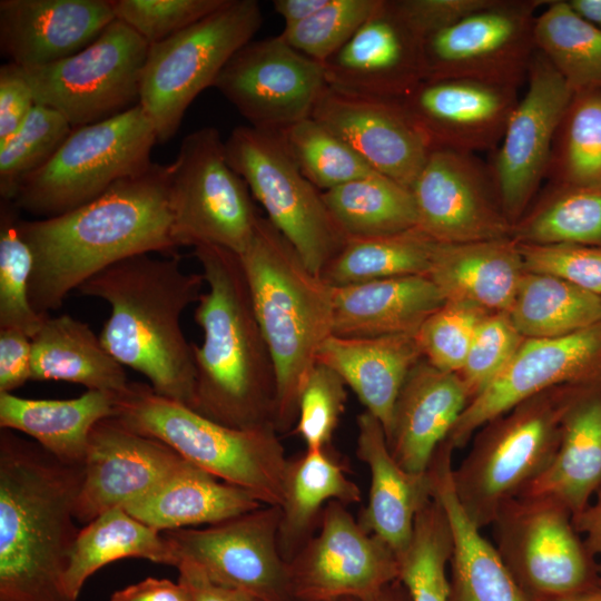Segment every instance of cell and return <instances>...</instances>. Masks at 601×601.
Instances as JSON below:
<instances>
[{
  "label": "cell",
  "instance_id": "1",
  "mask_svg": "<svg viewBox=\"0 0 601 601\" xmlns=\"http://www.w3.org/2000/svg\"><path fill=\"white\" fill-rule=\"evenodd\" d=\"M169 165L114 185L96 199L47 218L20 220L33 267L29 299L36 312L59 309L70 292L107 267L139 254L176 255L171 239Z\"/></svg>",
  "mask_w": 601,
  "mask_h": 601
},
{
  "label": "cell",
  "instance_id": "2",
  "mask_svg": "<svg viewBox=\"0 0 601 601\" xmlns=\"http://www.w3.org/2000/svg\"><path fill=\"white\" fill-rule=\"evenodd\" d=\"M82 477V464L1 428L0 601H70L62 580Z\"/></svg>",
  "mask_w": 601,
  "mask_h": 601
},
{
  "label": "cell",
  "instance_id": "3",
  "mask_svg": "<svg viewBox=\"0 0 601 601\" xmlns=\"http://www.w3.org/2000/svg\"><path fill=\"white\" fill-rule=\"evenodd\" d=\"M205 283L203 273L181 269L177 254H139L101 270L78 292L110 307L99 334L106 349L122 366L142 374L158 395L193 408L194 349L180 318L198 303Z\"/></svg>",
  "mask_w": 601,
  "mask_h": 601
},
{
  "label": "cell",
  "instance_id": "4",
  "mask_svg": "<svg viewBox=\"0 0 601 601\" xmlns=\"http://www.w3.org/2000/svg\"><path fill=\"white\" fill-rule=\"evenodd\" d=\"M194 256L208 289L195 309L204 341L193 343V410L237 428L274 425L275 367L240 256L211 245L195 247Z\"/></svg>",
  "mask_w": 601,
  "mask_h": 601
},
{
  "label": "cell",
  "instance_id": "5",
  "mask_svg": "<svg viewBox=\"0 0 601 601\" xmlns=\"http://www.w3.org/2000/svg\"><path fill=\"white\" fill-rule=\"evenodd\" d=\"M240 259L274 362V426L287 433L296 425L299 395L318 351L333 335V286L305 265L266 217H258Z\"/></svg>",
  "mask_w": 601,
  "mask_h": 601
},
{
  "label": "cell",
  "instance_id": "6",
  "mask_svg": "<svg viewBox=\"0 0 601 601\" xmlns=\"http://www.w3.org/2000/svg\"><path fill=\"white\" fill-rule=\"evenodd\" d=\"M114 416L131 430L168 444L217 479L280 506L288 459L273 424L237 428L130 382L115 395Z\"/></svg>",
  "mask_w": 601,
  "mask_h": 601
},
{
  "label": "cell",
  "instance_id": "7",
  "mask_svg": "<svg viewBox=\"0 0 601 601\" xmlns=\"http://www.w3.org/2000/svg\"><path fill=\"white\" fill-rule=\"evenodd\" d=\"M595 385L552 387L484 424L461 463L452 470L457 499L480 528L536 479L552 460L563 422Z\"/></svg>",
  "mask_w": 601,
  "mask_h": 601
},
{
  "label": "cell",
  "instance_id": "8",
  "mask_svg": "<svg viewBox=\"0 0 601 601\" xmlns=\"http://www.w3.org/2000/svg\"><path fill=\"white\" fill-rule=\"evenodd\" d=\"M156 142L139 104L104 121L75 127L52 158L23 181L12 201L20 211L42 218L70 211L148 170Z\"/></svg>",
  "mask_w": 601,
  "mask_h": 601
},
{
  "label": "cell",
  "instance_id": "9",
  "mask_svg": "<svg viewBox=\"0 0 601 601\" xmlns=\"http://www.w3.org/2000/svg\"><path fill=\"white\" fill-rule=\"evenodd\" d=\"M263 23L256 0L226 3L188 28L149 45L141 72L139 105L164 144L178 131L195 98L213 87L233 55L253 40Z\"/></svg>",
  "mask_w": 601,
  "mask_h": 601
},
{
  "label": "cell",
  "instance_id": "10",
  "mask_svg": "<svg viewBox=\"0 0 601 601\" xmlns=\"http://www.w3.org/2000/svg\"><path fill=\"white\" fill-rule=\"evenodd\" d=\"M169 174L175 247L211 245L243 255L260 215L227 161L219 130L203 127L185 136Z\"/></svg>",
  "mask_w": 601,
  "mask_h": 601
},
{
  "label": "cell",
  "instance_id": "11",
  "mask_svg": "<svg viewBox=\"0 0 601 601\" xmlns=\"http://www.w3.org/2000/svg\"><path fill=\"white\" fill-rule=\"evenodd\" d=\"M230 167L245 180L267 219L305 265L322 274L346 236L331 216L322 191L298 169L278 131L238 126L225 140Z\"/></svg>",
  "mask_w": 601,
  "mask_h": 601
},
{
  "label": "cell",
  "instance_id": "12",
  "mask_svg": "<svg viewBox=\"0 0 601 601\" xmlns=\"http://www.w3.org/2000/svg\"><path fill=\"white\" fill-rule=\"evenodd\" d=\"M494 545L529 601H551L601 580L595 558L561 504L516 497L493 521Z\"/></svg>",
  "mask_w": 601,
  "mask_h": 601
},
{
  "label": "cell",
  "instance_id": "13",
  "mask_svg": "<svg viewBox=\"0 0 601 601\" xmlns=\"http://www.w3.org/2000/svg\"><path fill=\"white\" fill-rule=\"evenodd\" d=\"M148 49L144 38L115 19L75 55L22 70L36 102L59 111L75 128L104 121L139 104Z\"/></svg>",
  "mask_w": 601,
  "mask_h": 601
},
{
  "label": "cell",
  "instance_id": "14",
  "mask_svg": "<svg viewBox=\"0 0 601 601\" xmlns=\"http://www.w3.org/2000/svg\"><path fill=\"white\" fill-rule=\"evenodd\" d=\"M544 0H491L424 41V80L467 79L519 88L536 52Z\"/></svg>",
  "mask_w": 601,
  "mask_h": 601
},
{
  "label": "cell",
  "instance_id": "15",
  "mask_svg": "<svg viewBox=\"0 0 601 601\" xmlns=\"http://www.w3.org/2000/svg\"><path fill=\"white\" fill-rule=\"evenodd\" d=\"M279 520L280 508L264 504L203 529L164 534L179 563H191L213 582L245 591L259 601H295L278 546Z\"/></svg>",
  "mask_w": 601,
  "mask_h": 601
},
{
  "label": "cell",
  "instance_id": "16",
  "mask_svg": "<svg viewBox=\"0 0 601 601\" xmlns=\"http://www.w3.org/2000/svg\"><path fill=\"white\" fill-rule=\"evenodd\" d=\"M295 601L366 599L398 580L396 553L331 501L315 534L287 562Z\"/></svg>",
  "mask_w": 601,
  "mask_h": 601
},
{
  "label": "cell",
  "instance_id": "17",
  "mask_svg": "<svg viewBox=\"0 0 601 601\" xmlns=\"http://www.w3.org/2000/svg\"><path fill=\"white\" fill-rule=\"evenodd\" d=\"M213 87L249 126L280 131L312 116L327 82L323 63L278 35L244 45L227 61Z\"/></svg>",
  "mask_w": 601,
  "mask_h": 601
},
{
  "label": "cell",
  "instance_id": "18",
  "mask_svg": "<svg viewBox=\"0 0 601 601\" xmlns=\"http://www.w3.org/2000/svg\"><path fill=\"white\" fill-rule=\"evenodd\" d=\"M601 386V322L555 338H524L500 374L472 398L447 437L454 451L466 446L487 422L552 387Z\"/></svg>",
  "mask_w": 601,
  "mask_h": 601
},
{
  "label": "cell",
  "instance_id": "19",
  "mask_svg": "<svg viewBox=\"0 0 601 601\" xmlns=\"http://www.w3.org/2000/svg\"><path fill=\"white\" fill-rule=\"evenodd\" d=\"M572 95L560 73L536 50L524 97L514 107L489 166L501 207L512 225L523 217L546 177L554 138Z\"/></svg>",
  "mask_w": 601,
  "mask_h": 601
},
{
  "label": "cell",
  "instance_id": "20",
  "mask_svg": "<svg viewBox=\"0 0 601 601\" xmlns=\"http://www.w3.org/2000/svg\"><path fill=\"white\" fill-rule=\"evenodd\" d=\"M416 227L439 244L511 237L490 167L475 155L431 149L411 187Z\"/></svg>",
  "mask_w": 601,
  "mask_h": 601
},
{
  "label": "cell",
  "instance_id": "21",
  "mask_svg": "<svg viewBox=\"0 0 601 601\" xmlns=\"http://www.w3.org/2000/svg\"><path fill=\"white\" fill-rule=\"evenodd\" d=\"M186 462L168 444L131 430L115 416L101 420L89 437L76 520L87 524L108 510L126 509Z\"/></svg>",
  "mask_w": 601,
  "mask_h": 601
},
{
  "label": "cell",
  "instance_id": "22",
  "mask_svg": "<svg viewBox=\"0 0 601 601\" xmlns=\"http://www.w3.org/2000/svg\"><path fill=\"white\" fill-rule=\"evenodd\" d=\"M515 87L467 79L423 80L400 101L431 149L495 150L519 101Z\"/></svg>",
  "mask_w": 601,
  "mask_h": 601
},
{
  "label": "cell",
  "instance_id": "23",
  "mask_svg": "<svg viewBox=\"0 0 601 601\" xmlns=\"http://www.w3.org/2000/svg\"><path fill=\"white\" fill-rule=\"evenodd\" d=\"M312 117L337 135L375 171L411 189L431 147L396 99L327 87Z\"/></svg>",
  "mask_w": 601,
  "mask_h": 601
},
{
  "label": "cell",
  "instance_id": "24",
  "mask_svg": "<svg viewBox=\"0 0 601 601\" xmlns=\"http://www.w3.org/2000/svg\"><path fill=\"white\" fill-rule=\"evenodd\" d=\"M323 65L329 87L400 100L425 79L424 39L394 0H381L353 38Z\"/></svg>",
  "mask_w": 601,
  "mask_h": 601
},
{
  "label": "cell",
  "instance_id": "25",
  "mask_svg": "<svg viewBox=\"0 0 601 601\" xmlns=\"http://www.w3.org/2000/svg\"><path fill=\"white\" fill-rule=\"evenodd\" d=\"M115 19L110 0H1L0 50L23 69L43 67L87 47Z\"/></svg>",
  "mask_w": 601,
  "mask_h": 601
},
{
  "label": "cell",
  "instance_id": "26",
  "mask_svg": "<svg viewBox=\"0 0 601 601\" xmlns=\"http://www.w3.org/2000/svg\"><path fill=\"white\" fill-rule=\"evenodd\" d=\"M470 402L459 374L422 358L408 373L385 433L394 460L407 472L425 473Z\"/></svg>",
  "mask_w": 601,
  "mask_h": 601
},
{
  "label": "cell",
  "instance_id": "27",
  "mask_svg": "<svg viewBox=\"0 0 601 601\" xmlns=\"http://www.w3.org/2000/svg\"><path fill=\"white\" fill-rule=\"evenodd\" d=\"M453 452L442 442L427 469L432 494L443 506L452 533L449 601H529L495 545L463 510L452 481Z\"/></svg>",
  "mask_w": 601,
  "mask_h": 601
},
{
  "label": "cell",
  "instance_id": "28",
  "mask_svg": "<svg viewBox=\"0 0 601 601\" xmlns=\"http://www.w3.org/2000/svg\"><path fill=\"white\" fill-rule=\"evenodd\" d=\"M356 423V455L370 471L368 499L357 521L397 555L411 540L417 512L433 497L432 481L427 471L410 473L394 460L374 415L364 411Z\"/></svg>",
  "mask_w": 601,
  "mask_h": 601
},
{
  "label": "cell",
  "instance_id": "29",
  "mask_svg": "<svg viewBox=\"0 0 601 601\" xmlns=\"http://www.w3.org/2000/svg\"><path fill=\"white\" fill-rule=\"evenodd\" d=\"M444 303L427 275L333 286V335H415L425 319Z\"/></svg>",
  "mask_w": 601,
  "mask_h": 601
},
{
  "label": "cell",
  "instance_id": "30",
  "mask_svg": "<svg viewBox=\"0 0 601 601\" xmlns=\"http://www.w3.org/2000/svg\"><path fill=\"white\" fill-rule=\"evenodd\" d=\"M524 273L519 244L506 237L437 244L426 275L445 302L509 313Z\"/></svg>",
  "mask_w": 601,
  "mask_h": 601
},
{
  "label": "cell",
  "instance_id": "31",
  "mask_svg": "<svg viewBox=\"0 0 601 601\" xmlns=\"http://www.w3.org/2000/svg\"><path fill=\"white\" fill-rule=\"evenodd\" d=\"M423 358L414 334L378 337L332 335L321 346L317 363L334 370L374 415L386 433L398 393L411 370Z\"/></svg>",
  "mask_w": 601,
  "mask_h": 601
},
{
  "label": "cell",
  "instance_id": "32",
  "mask_svg": "<svg viewBox=\"0 0 601 601\" xmlns=\"http://www.w3.org/2000/svg\"><path fill=\"white\" fill-rule=\"evenodd\" d=\"M600 489L601 388H597L569 412L552 460L518 497L552 500L574 516Z\"/></svg>",
  "mask_w": 601,
  "mask_h": 601
},
{
  "label": "cell",
  "instance_id": "33",
  "mask_svg": "<svg viewBox=\"0 0 601 601\" xmlns=\"http://www.w3.org/2000/svg\"><path fill=\"white\" fill-rule=\"evenodd\" d=\"M264 505L253 493L186 462L125 510L159 532L216 524Z\"/></svg>",
  "mask_w": 601,
  "mask_h": 601
},
{
  "label": "cell",
  "instance_id": "34",
  "mask_svg": "<svg viewBox=\"0 0 601 601\" xmlns=\"http://www.w3.org/2000/svg\"><path fill=\"white\" fill-rule=\"evenodd\" d=\"M358 485L348 477L332 445L306 449L288 459L280 508L278 546L286 563L315 534L331 501L361 502Z\"/></svg>",
  "mask_w": 601,
  "mask_h": 601
},
{
  "label": "cell",
  "instance_id": "35",
  "mask_svg": "<svg viewBox=\"0 0 601 601\" xmlns=\"http://www.w3.org/2000/svg\"><path fill=\"white\" fill-rule=\"evenodd\" d=\"M114 394L101 391L69 400L0 393V427L29 435L62 463L81 465L93 427L114 416Z\"/></svg>",
  "mask_w": 601,
  "mask_h": 601
},
{
  "label": "cell",
  "instance_id": "36",
  "mask_svg": "<svg viewBox=\"0 0 601 601\" xmlns=\"http://www.w3.org/2000/svg\"><path fill=\"white\" fill-rule=\"evenodd\" d=\"M31 381H63L114 395L130 383L99 335L68 314L47 315L31 338Z\"/></svg>",
  "mask_w": 601,
  "mask_h": 601
},
{
  "label": "cell",
  "instance_id": "37",
  "mask_svg": "<svg viewBox=\"0 0 601 601\" xmlns=\"http://www.w3.org/2000/svg\"><path fill=\"white\" fill-rule=\"evenodd\" d=\"M127 558L176 568L179 564L164 532L140 522L125 509H111L80 529L63 574L66 595L77 601L90 575L108 563Z\"/></svg>",
  "mask_w": 601,
  "mask_h": 601
},
{
  "label": "cell",
  "instance_id": "38",
  "mask_svg": "<svg viewBox=\"0 0 601 601\" xmlns=\"http://www.w3.org/2000/svg\"><path fill=\"white\" fill-rule=\"evenodd\" d=\"M508 315L524 338L561 337L601 322V296L525 270Z\"/></svg>",
  "mask_w": 601,
  "mask_h": 601
},
{
  "label": "cell",
  "instance_id": "39",
  "mask_svg": "<svg viewBox=\"0 0 601 601\" xmlns=\"http://www.w3.org/2000/svg\"><path fill=\"white\" fill-rule=\"evenodd\" d=\"M322 196L346 238L391 235L417 225L411 190L380 173L322 191Z\"/></svg>",
  "mask_w": 601,
  "mask_h": 601
},
{
  "label": "cell",
  "instance_id": "40",
  "mask_svg": "<svg viewBox=\"0 0 601 601\" xmlns=\"http://www.w3.org/2000/svg\"><path fill=\"white\" fill-rule=\"evenodd\" d=\"M439 243L417 227L391 235L347 238L321 276L331 286L426 275Z\"/></svg>",
  "mask_w": 601,
  "mask_h": 601
},
{
  "label": "cell",
  "instance_id": "41",
  "mask_svg": "<svg viewBox=\"0 0 601 601\" xmlns=\"http://www.w3.org/2000/svg\"><path fill=\"white\" fill-rule=\"evenodd\" d=\"M534 39L572 92L601 88V28L568 0L545 1L535 18Z\"/></svg>",
  "mask_w": 601,
  "mask_h": 601
},
{
  "label": "cell",
  "instance_id": "42",
  "mask_svg": "<svg viewBox=\"0 0 601 601\" xmlns=\"http://www.w3.org/2000/svg\"><path fill=\"white\" fill-rule=\"evenodd\" d=\"M519 244L601 247V186H552L545 198L513 225Z\"/></svg>",
  "mask_w": 601,
  "mask_h": 601
},
{
  "label": "cell",
  "instance_id": "43",
  "mask_svg": "<svg viewBox=\"0 0 601 601\" xmlns=\"http://www.w3.org/2000/svg\"><path fill=\"white\" fill-rule=\"evenodd\" d=\"M552 186H601V88L573 92L554 138Z\"/></svg>",
  "mask_w": 601,
  "mask_h": 601
},
{
  "label": "cell",
  "instance_id": "44",
  "mask_svg": "<svg viewBox=\"0 0 601 601\" xmlns=\"http://www.w3.org/2000/svg\"><path fill=\"white\" fill-rule=\"evenodd\" d=\"M452 533L446 513L433 496L417 512L407 546L397 554L398 580L411 601H449L447 566Z\"/></svg>",
  "mask_w": 601,
  "mask_h": 601
},
{
  "label": "cell",
  "instance_id": "45",
  "mask_svg": "<svg viewBox=\"0 0 601 601\" xmlns=\"http://www.w3.org/2000/svg\"><path fill=\"white\" fill-rule=\"evenodd\" d=\"M278 132L300 173L321 191L377 173L312 116Z\"/></svg>",
  "mask_w": 601,
  "mask_h": 601
},
{
  "label": "cell",
  "instance_id": "46",
  "mask_svg": "<svg viewBox=\"0 0 601 601\" xmlns=\"http://www.w3.org/2000/svg\"><path fill=\"white\" fill-rule=\"evenodd\" d=\"M72 130L59 111L37 104L22 125L0 141V196L13 200L23 181L42 168Z\"/></svg>",
  "mask_w": 601,
  "mask_h": 601
},
{
  "label": "cell",
  "instance_id": "47",
  "mask_svg": "<svg viewBox=\"0 0 601 601\" xmlns=\"http://www.w3.org/2000/svg\"><path fill=\"white\" fill-rule=\"evenodd\" d=\"M20 210L12 200H0V328H16L30 338L47 315L29 299L33 267L31 250L20 231Z\"/></svg>",
  "mask_w": 601,
  "mask_h": 601
},
{
  "label": "cell",
  "instance_id": "48",
  "mask_svg": "<svg viewBox=\"0 0 601 601\" xmlns=\"http://www.w3.org/2000/svg\"><path fill=\"white\" fill-rule=\"evenodd\" d=\"M380 3L381 0H328L307 20L279 36L303 55L324 63L353 38Z\"/></svg>",
  "mask_w": 601,
  "mask_h": 601
},
{
  "label": "cell",
  "instance_id": "49",
  "mask_svg": "<svg viewBox=\"0 0 601 601\" xmlns=\"http://www.w3.org/2000/svg\"><path fill=\"white\" fill-rule=\"evenodd\" d=\"M487 314L469 304L445 302L415 334L423 358L439 370L457 374Z\"/></svg>",
  "mask_w": 601,
  "mask_h": 601
},
{
  "label": "cell",
  "instance_id": "50",
  "mask_svg": "<svg viewBox=\"0 0 601 601\" xmlns=\"http://www.w3.org/2000/svg\"><path fill=\"white\" fill-rule=\"evenodd\" d=\"M346 384L331 367L316 363L299 395L294 427L306 449L332 445V439L347 398Z\"/></svg>",
  "mask_w": 601,
  "mask_h": 601
},
{
  "label": "cell",
  "instance_id": "51",
  "mask_svg": "<svg viewBox=\"0 0 601 601\" xmlns=\"http://www.w3.org/2000/svg\"><path fill=\"white\" fill-rule=\"evenodd\" d=\"M523 341L508 313H490L482 319L457 373L470 401L500 374Z\"/></svg>",
  "mask_w": 601,
  "mask_h": 601
},
{
  "label": "cell",
  "instance_id": "52",
  "mask_svg": "<svg viewBox=\"0 0 601 601\" xmlns=\"http://www.w3.org/2000/svg\"><path fill=\"white\" fill-rule=\"evenodd\" d=\"M227 0H110L116 19L135 30L149 45L188 28Z\"/></svg>",
  "mask_w": 601,
  "mask_h": 601
},
{
  "label": "cell",
  "instance_id": "53",
  "mask_svg": "<svg viewBox=\"0 0 601 601\" xmlns=\"http://www.w3.org/2000/svg\"><path fill=\"white\" fill-rule=\"evenodd\" d=\"M519 247L526 272L552 275L601 296V247L572 244H519Z\"/></svg>",
  "mask_w": 601,
  "mask_h": 601
},
{
  "label": "cell",
  "instance_id": "54",
  "mask_svg": "<svg viewBox=\"0 0 601 601\" xmlns=\"http://www.w3.org/2000/svg\"><path fill=\"white\" fill-rule=\"evenodd\" d=\"M490 2L491 0H394L401 16L424 41Z\"/></svg>",
  "mask_w": 601,
  "mask_h": 601
},
{
  "label": "cell",
  "instance_id": "55",
  "mask_svg": "<svg viewBox=\"0 0 601 601\" xmlns=\"http://www.w3.org/2000/svg\"><path fill=\"white\" fill-rule=\"evenodd\" d=\"M37 105L21 67L7 62L0 67V141L13 134Z\"/></svg>",
  "mask_w": 601,
  "mask_h": 601
},
{
  "label": "cell",
  "instance_id": "56",
  "mask_svg": "<svg viewBox=\"0 0 601 601\" xmlns=\"http://www.w3.org/2000/svg\"><path fill=\"white\" fill-rule=\"evenodd\" d=\"M31 380V338L20 329L0 328V393H13Z\"/></svg>",
  "mask_w": 601,
  "mask_h": 601
},
{
  "label": "cell",
  "instance_id": "57",
  "mask_svg": "<svg viewBox=\"0 0 601 601\" xmlns=\"http://www.w3.org/2000/svg\"><path fill=\"white\" fill-rule=\"evenodd\" d=\"M177 569L178 582L187 588L193 601H259L245 591L213 582L187 561H181Z\"/></svg>",
  "mask_w": 601,
  "mask_h": 601
},
{
  "label": "cell",
  "instance_id": "58",
  "mask_svg": "<svg viewBox=\"0 0 601 601\" xmlns=\"http://www.w3.org/2000/svg\"><path fill=\"white\" fill-rule=\"evenodd\" d=\"M109 601H193L187 588L167 579L146 578L116 591Z\"/></svg>",
  "mask_w": 601,
  "mask_h": 601
},
{
  "label": "cell",
  "instance_id": "59",
  "mask_svg": "<svg viewBox=\"0 0 601 601\" xmlns=\"http://www.w3.org/2000/svg\"><path fill=\"white\" fill-rule=\"evenodd\" d=\"M595 496V501L572 516V520L588 550L595 558L601 578V490Z\"/></svg>",
  "mask_w": 601,
  "mask_h": 601
},
{
  "label": "cell",
  "instance_id": "60",
  "mask_svg": "<svg viewBox=\"0 0 601 601\" xmlns=\"http://www.w3.org/2000/svg\"><path fill=\"white\" fill-rule=\"evenodd\" d=\"M328 0H274L273 6L284 22V30L304 22L318 11Z\"/></svg>",
  "mask_w": 601,
  "mask_h": 601
},
{
  "label": "cell",
  "instance_id": "61",
  "mask_svg": "<svg viewBox=\"0 0 601 601\" xmlns=\"http://www.w3.org/2000/svg\"><path fill=\"white\" fill-rule=\"evenodd\" d=\"M337 601H411L408 593L400 580H396L371 598H344Z\"/></svg>",
  "mask_w": 601,
  "mask_h": 601
},
{
  "label": "cell",
  "instance_id": "62",
  "mask_svg": "<svg viewBox=\"0 0 601 601\" xmlns=\"http://www.w3.org/2000/svg\"><path fill=\"white\" fill-rule=\"evenodd\" d=\"M584 19L601 28V0H568Z\"/></svg>",
  "mask_w": 601,
  "mask_h": 601
},
{
  "label": "cell",
  "instance_id": "63",
  "mask_svg": "<svg viewBox=\"0 0 601 601\" xmlns=\"http://www.w3.org/2000/svg\"><path fill=\"white\" fill-rule=\"evenodd\" d=\"M551 601H601V580L598 584L584 591Z\"/></svg>",
  "mask_w": 601,
  "mask_h": 601
},
{
  "label": "cell",
  "instance_id": "64",
  "mask_svg": "<svg viewBox=\"0 0 601 601\" xmlns=\"http://www.w3.org/2000/svg\"><path fill=\"white\" fill-rule=\"evenodd\" d=\"M601 490V489H600Z\"/></svg>",
  "mask_w": 601,
  "mask_h": 601
}]
</instances>
